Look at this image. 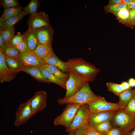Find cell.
<instances>
[{
    "label": "cell",
    "mask_w": 135,
    "mask_h": 135,
    "mask_svg": "<svg viewBox=\"0 0 135 135\" xmlns=\"http://www.w3.org/2000/svg\"><path fill=\"white\" fill-rule=\"evenodd\" d=\"M65 62L70 70L80 74L86 81H93L100 70L94 65L82 58L70 59Z\"/></svg>",
    "instance_id": "6da1fadb"
},
{
    "label": "cell",
    "mask_w": 135,
    "mask_h": 135,
    "mask_svg": "<svg viewBox=\"0 0 135 135\" xmlns=\"http://www.w3.org/2000/svg\"><path fill=\"white\" fill-rule=\"evenodd\" d=\"M103 97L95 94L90 89L88 82H86L82 88L72 96L68 98H60L57 102L60 105L70 103L81 105L88 104L99 100Z\"/></svg>",
    "instance_id": "7a4b0ae2"
},
{
    "label": "cell",
    "mask_w": 135,
    "mask_h": 135,
    "mask_svg": "<svg viewBox=\"0 0 135 135\" xmlns=\"http://www.w3.org/2000/svg\"><path fill=\"white\" fill-rule=\"evenodd\" d=\"M110 122L112 125L120 128L124 135L135 127V118L129 115L124 108L118 110Z\"/></svg>",
    "instance_id": "3957f363"
},
{
    "label": "cell",
    "mask_w": 135,
    "mask_h": 135,
    "mask_svg": "<svg viewBox=\"0 0 135 135\" xmlns=\"http://www.w3.org/2000/svg\"><path fill=\"white\" fill-rule=\"evenodd\" d=\"M81 105L76 103L68 104L62 113L54 119L55 125H62L66 128L72 124L76 112Z\"/></svg>",
    "instance_id": "277c9868"
},
{
    "label": "cell",
    "mask_w": 135,
    "mask_h": 135,
    "mask_svg": "<svg viewBox=\"0 0 135 135\" xmlns=\"http://www.w3.org/2000/svg\"><path fill=\"white\" fill-rule=\"evenodd\" d=\"M69 76L66 83V92L64 98L70 97L82 88L86 81L84 77L76 72L70 70Z\"/></svg>",
    "instance_id": "5b68a950"
},
{
    "label": "cell",
    "mask_w": 135,
    "mask_h": 135,
    "mask_svg": "<svg viewBox=\"0 0 135 135\" xmlns=\"http://www.w3.org/2000/svg\"><path fill=\"white\" fill-rule=\"evenodd\" d=\"M90 113L88 104L81 105L78 108L73 121L69 126L66 128V132L71 131L80 127L84 128L88 124Z\"/></svg>",
    "instance_id": "8992f818"
},
{
    "label": "cell",
    "mask_w": 135,
    "mask_h": 135,
    "mask_svg": "<svg viewBox=\"0 0 135 135\" xmlns=\"http://www.w3.org/2000/svg\"><path fill=\"white\" fill-rule=\"evenodd\" d=\"M16 116L14 124L17 126L26 123L32 116L30 99L19 106Z\"/></svg>",
    "instance_id": "52a82bcc"
},
{
    "label": "cell",
    "mask_w": 135,
    "mask_h": 135,
    "mask_svg": "<svg viewBox=\"0 0 135 135\" xmlns=\"http://www.w3.org/2000/svg\"><path fill=\"white\" fill-rule=\"evenodd\" d=\"M90 112L113 111L123 108L117 103L108 102L104 98L88 104Z\"/></svg>",
    "instance_id": "ba28073f"
},
{
    "label": "cell",
    "mask_w": 135,
    "mask_h": 135,
    "mask_svg": "<svg viewBox=\"0 0 135 135\" xmlns=\"http://www.w3.org/2000/svg\"><path fill=\"white\" fill-rule=\"evenodd\" d=\"M47 95L45 91L40 90L36 92L30 98L32 116L47 106Z\"/></svg>",
    "instance_id": "9c48e42d"
},
{
    "label": "cell",
    "mask_w": 135,
    "mask_h": 135,
    "mask_svg": "<svg viewBox=\"0 0 135 135\" xmlns=\"http://www.w3.org/2000/svg\"><path fill=\"white\" fill-rule=\"evenodd\" d=\"M117 110L90 112L88 124L93 126L99 124L110 120Z\"/></svg>",
    "instance_id": "30bf717a"
},
{
    "label": "cell",
    "mask_w": 135,
    "mask_h": 135,
    "mask_svg": "<svg viewBox=\"0 0 135 135\" xmlns=\"http://www.w3.org/2000/svg\"><path fill=\"white\" fill-rule=\"evenodd\" d=\"M27 24L29 28L34 29L44 26H49L47 15L44 12H37L28 17Z\"/></svg>",
    "instance_id": "8fae6325"
},
{
    "label": "cell",
    "mask_w": 135,
    "mask_h": 135,
    "mask_svg": "<svg viewBox=\"0 0 135 135\" xmlns=\"http://www.w3.org/2000/svg\"><path fill=\"white\" fill-rule=\"evenodd\" d=\"M18 59L24 67L39 68L44 66L46 64L44 59L38 58L31 52L21 54Z\"/></svg>",
    "instance_id": "7c38bea8"
},
{
    "label": "cell",
    "mask_w": 135,
    "mask_h": 135,
    "mask_svg": "<svg viewBox=\"0 0 135 135\" xmlns=\"http://www.w3.org/2000/svg\"><path fill=\"white\" fill-rule=\"evenodd\" d=\"M49 27L44 26L33 29L39 43L44 44H51L52 31Z\"/></svg>",
    "instance_id": "4fadbf2b"
},
{
    "label": "cell",
    "mask_w": 135,
    "mask_h": 135,
    "mask_svg": "<svg viewBox=\"0 0 135 135\" xmlns=\"http://www.w3.org/2000/svg\"><path fill=\"white\" fill-rule=\"evenodd\" d=\"M16 77L7 66L5 56L0 50V82H10Z\"/></svg>",
    "instance_id": "5bb4252c"
},
{
    "label": "cell",
    "mask_w": 135,
    "mask_h": 135,
    "mask_svg": "<svg viewBox=\"0 0 135 135\" xmlns=\"http://www.w3.org/2000/svg\"><path fill=\"white\" fill-rule=\"evenodd\" d=\"M45 63L52 65L60 69L64 72L69 73L70 69L64 62L58 58L54 53L44 59Z\"/></svg>",
    "instance_id": "9a60e30c"
},
{
    "label": "cell",
    "mask_w": 135,
    "mask_h": 135,
    "mask_svg": "<svg viewBox=\"0 0 135 135\" xmlns=\"http://www.w3.org/2000/svg\"><path fill=\"white\" fill-rule=\"evenodd\" d=\"M32 53L38 58L44 60L54 53L51 44H44L38 43L37 47Z\"/></svg>",
    "instance_id": "2e32d148"
},
{
    "label": "cell",
    "mask_w": 135,
    "mask_h": 135,
    "mask_svg": "<svg viewBox=\"0 0 135 135\" xmlns=\"http://www.w3.org/2000/svg\"><path fill=\"white\" fill-rule=\"evenodd\" d=\"M24 34L28 48L30 52L32 53L37 47L39 43L34 34V30L29 28Z\"/></svg>",
    "instance_id": "e0dca14e"
},
{
    "label": "cell",
    "mask_w": 135,
    "mask_h": 135,
    "mask_svg": "<svg viewBox=\"0 0 135 135\" xmlns=\"http://www.w3.org/2000/svg\"><path fill=\"white\" fill-rule=\"evenodd\" d=\"M5 62L8 68L15 76L20 72L22 71L24 66L18 58H13L5 56Z\"/></svg>",
    "instance_id": "ac0fdd59"
},
{
    "label": "cell",
    "mask_w": 135,
    "mask_h": 135,
    "mask_svg": "<svg viewBox=\"0 0 135 135\" xmlns=\"http://www.w3.org/2000/svg\"><path fill=\"white\" fill-rule=\"evenodd\" d=\"M22 71L29 74L37 81L48 83L50 82L43 75L39 67L34 66L24 67Z\"/></svg>",
    "instance_id": "d6986e66"
},
{
    "label": "cell",
    "mask_w": 135,
    "mask_h": 135,
    "mask_svg": "<svg viewBox=\"0 0 135 135\" xmlns=\"http://www.w3.org/2000/svg\"><path fill=\"white\" fill-rule=\"evenodd\" d=\"M23 8L20 6L14 8L4 9L0 18V27L5 21L20 14L23 10Z\"/></svg>",
    "instance_id": "ffe728a7"
},
{
    "label": "cell",
    "mask_w": 135,
    "mask_h": 135,
    "mask_svg": "<svg viewBox=\"0 0 135 135\" xmlns=\"http://www.w3.org/2000/svg\"><path fill=\"white\" fill-rule=\"evenodd\" d=\"M0 50L5 56L8 58H18L21 54L16 47L10 44H5Z\"/></svg>",
    "instance_id": "44dd1931"
},
{
    "label": "cell",
    "mask_w": 135,
    "mask_h": 135,
    "mask_svg": "<svg viewBox=\"0 0 135 135\" xmlns=\"http://www.w3.org/2000/svg\"><path fill=\"white\" fill-rule=\"evenodd\" d=\"M134 94V90L130 88L124 91L118 95L119 101L117 104L124 108Z\"/></svg>",
    "instance_id": "7402d4cb"
},
{
    "label": "cell",
    "mask_w": 135,
    "mask_h": 135,
    "mask_svg": "<svg viewBox=\"0 0 135 135\" xmlns=\"http://www.w3.org/2000/svg\"><path fill=\"white\" fill-rule=\"evenodd\" d=\"M39 68L43 75L48 79L50 82L55 83L66 89V83L63 82L56 77L44 66Z\"/></svg>",
    "instance_id": "603a6c76"
},
{
    "label": "cell",
    "mask_w": 135,
    "mask_h": 135,
    "mask_svg": "<svg viewBox=\"0 0 135 135\" xmlns=\"http://www.w3.org/2000/svg\"><path fill=\"white\" fill-rule=\"evenodd\" d=\"M27 14L26 12L22 10L19 14L13 16L4 21L2 25L0 27V31H2L14 26L23 18Z\"/></svg>",
    "instance_id": "cb8c5ba5"
},
{
    "label": "cell",
    "mask_w": 135,
    "mask_h": 135,
    "mask_svg": "<svg viewBox=\"0 0 135 135\" xmlns=\"http://www.w3.org/2000/svg\"><path fill=\"white\" fill-rule=\"evenodd\" d=\"M53 75L63 82L66 83L69 76V73H65L60 69L52 65L46 64L44 66Z\"/></svg>",
    "instance_id": "d4e9b609"
},
{
    "label": "cell",
    "mask_w": 135,
    "mask_h": 135,
    "mask_svg": "<svg viewBox=\"0 0 135 135\" xmlns=\"http://www.w3.org/2000/svg\"><path fill=\"white\" fill-rule=\"evenodd\" d=\"M130 10L128 8H123L115 16L120 22L128 27L129 24Z\"/></svg>",
    "instance_id": "484cf974"
},
{
    "label": "cell",
    "mask_w": 135,
    "mask_h": 135,
    "mask_svg": "<svg viewBox=\"0 0 135 135\" xmlns=\"http://www.w3.org/2000/svg\"><path fill=\"white\" fill-rule=\"evenodd\" d=\"M128 8V4H109L104 7V8L106 13L110 12L116 16L122 9Z\"/></svg>",
    "instance_id": "4316f807"
},
{
    "label": "cell",
    "mask_w": 135,
    "mask_h": 135,
    "mask_svg": "<svg viewBox=\"0 0 135 135\" xmlns=\"http://www.w3.org/2000/svg\"><path fill=\"white\" fill-rule=\"evenodd\" d=\"M40 5L38 0H31L27 6L23 8V10L26 12L27 14L32 15L38 12V9Z\"/></svg>",
    "instance_id": "83f0119b"
},
{
    "label": "cell",
    "mask_w": 135,
    "mask_h": 135,
    "mask_svg": "<svg viewBox=\"0 0 135 135\" xmlns=\"http://www.w3.org/2000/svg\"><path fill=\"white\" fill-rule=\"evenodd\" d=\"M15 32L14 26L8 28L2 31H0L5 44H10L14 36Z\"/></svg>",
    "instance_id": "f1b7e54d"
},
{
    "label": "cell",
    "mask_w": 135,
    "mask_h": 135,
    "mask_svg": "<svg viewBox=\"0 0 135 135\" xmlns=\"http://www.w3.org/2000/svg\"><path fill=\"white\" fill-rule=\"evenodd\" d=\"M106 85L108 90L113 93L116 96L125 90L120 84L112 82H108Z\"/></svg>",
    "instance_id": "f546056e"
},
{
    "label": "cell",
    "mask_w": 135,
    "mask_h": 135,
    "mask_svg": "<svg viewBox=\"0 0 135 135\" xmlns=\"http://www.w3.org/2000/svg\"><path fill=\"white\" fill-rule=\"evenodd\" d=\"M93 127L97 131L102 133L108 132L112 127L110 120L99 124Z\"/></svg>",
    "instance_id": "4dcf8cb0"
},
{
    "label": "cell",
    "mask_w": 135,
    "mask_h": 135,
    "mask_svg": "<svg viewBox=\"0 0 135 135\" xmlns=\"http://www.w3.org/2000/svg\"><path fill=\"white\" fill-rule=\"evenodd\" d=\"M124 109L130 116L135 118V100L133 98Z\"/></svg>",
    "instance_id": "1f68e13d"
},
{
    "label": "cell",
    "mask_w": 135,
    "mask_h": 135,
    "mask_svg": "<svg viewBox=\"0 0 135 135\" xmlns=\"http://www.w3.org/2000/svg\"><path fill=\"white\" fill-rule=\"evenodd\" d=\"M0 4L4 9L15 8L20 6L19 2L16 0H1Z\"/></svg>",
    "instance_id": "d6a6232c"
},
{
    "label": "cell",
    "mask_w": 135,
    "mask_h": 135,
    "mask_svg": "<svg viewBox=\"0 0 135 135\" xmlns=\"http://www.w3.org/2000/svg\"><path fill=\"white\" fill-rule=\"evenodd\" d=\"M15 46L19 50L21 54L31 52L28 47L24 38L20 43Z\"/></svg>",
    "instance_id": "836d02e7"
},
{
    "label": "cell",
    "mask_w": 135,
    "mask_h": 135,
    "mask_svg": "<svg viewBox=\"0 0 135 135\" xmlns=\"http://www.w3.org/2000/svg\"><path fill=\"white\" fill-rule=\"evenodd\" d=\"M84 128L85 135H104L102 133L97 131L92 126L88 124Z\"/></svg>",
    "instance_id": "e575fe53"
},
{
    "label": "cell",
    "mask_w": 135,
    "mask_h": 135,
    "mask_svg": "<svg viewBox=\"0 0 135 135\" xmlns=\"http://www.w3.org/2000/svg\"><path fill=\"white\" fill-rule=\"evenodd\" d=\"M102 134L104 135H124L120 128L115 126H112L109 130Z\"/></svg>",
    "instance_id": "d590c367"
},
{
    "label": "cell",
    "mask_w": 135,
    "mask_h": 135,
    "mask_svg": "<svg viewBox=\"0 0 135 135\" xmlns=\"http://www.w3.org/2000/svg\"><path fill=\"white\" fill-rule=\"evenodd\" d=\"M24 38V34H21L20 33L18 32L17 34L14 35L10 44L15 46H16L20 43Z\"/></svg>",
    "instance_id": "8d00e7d4"
},
{
    "label": "cell",
    "mask_w": 135,
    "mask_h": 135,
    "mask_svg": "<svg viewBox=\"0 0 135 135\" xmlns=\"http://www.w3.org/2000/svg\"><path fill=\"white\" fill-rule=\"evenodd\" d=\"M135 23V9L130 10L128 27L133 29Z\"/></svg>",
    "instance_id": "74e56055"
},
{
    "label": "cell",
    "mask_w": 135,
    "mask_h": 135,
    "mask_svg": "<svg viewBox=\"0 0 135 135\" xmlns=\"http://www.w3.org/2000/svg\"><path fill=\"white\" fill-rule=\"evenodd\" d=\"M74 135H85L84 128L83 127L78 128L74 130Z\"/></svg>",
    "instance_id": "f35d334b"
},
{
    "label": "cell",
    "mask_w": 135,
    "mask_h": 135,
    "mask_svg": "<svg viewBox=\"0 0 135 135\" xmlns=\"http://www.w3.org/2000/svg\"><path fill=\"white\" fill-rule=\"evenodd\" d=\"M108 3L114 4H125L124 0H110L109 1Z\"/></svg>",
    "instance_id": "ab89813d"
},
{
    "label": "cell",
    "mask_w": 135,
    "mask_h": 135,
    "mask_svg": "<svg viewBox=\"0 0 135 135\" xmlns=\"http://www.w3.org/2000/svg\"><path fill=\"white\" fill-rule=\"evenodd\" d=\"M120 85L125 90H128L130 88V86L129 84L127 82H122L120 84Z\"/></svg>",
    "instance_id": "60d3db41"
},
{
    "label": "cell",
    "mask_w": 135,
    "mask_h": 135,
    "mask_svg": "<svg viewBox=\"0 0 135 135\" xmlns=\"http://www.w3.org/2000/svg\"><path fill=\"white\" fill-rule=\"evenodd\" d=\"M128 84L130 86H135V79L132 78H130L129 80Z\"/></svg>",
    "instance_id": "b9f144b4"
},
{
    "label": "cell",
    "mask_w": 135,
    "mask_h": 135,
    "mask_svg": "<svg viewBox=\"0 0 135 135\" xmlns=\"http://www.w3.org/2000/svg\"><path fill=\"white\" fill-rule=\"evenodd\" d=\"M128 8L130 10L135 9V1L128 4Z\"/></svg>",
    "instance_id": "7bdbcfd3"
},
{
    "label": "cell",
    "mask_w": 135,
    "mask_h": 135,
    "mask_svg": "<svg viewBox=\"0 0 135 135\" xmlns=\"http://www.w3.org/2000/svg\"><path fill=\"white\" fill-rule=\"evenodd\" d=\"M5 44L3 39L2 35L0 34V48H2L4 46Z\"/></svg>",
    "instance_id": "ee69618b"
},
{
    "label": "cell",
    "mask_w": 135,
    "mask_h": 135,
    "mask_svg": "<svg viewBox=\"0 0 135 135\" xmlns=\"http://www.w3.org/2000/svg\"><path fill=\"white\" fill-rule=\"evenodd\" d=\"M126 135H135V127Z\"/></svg>",
    "instance_id": "f6af8a7d"
},
{
    "label": "cell",
    "mask_w": 135,
    "mask_h": 135,
    "mask_svg": "<svg viewBox=\"0 0 135 135\" xmlns=\"http://www.w3.org/2000/svg\"><path fill=\"white\" fill-rule=\"evenodd\" d=\"M125 4H128L135 1V0H124Z\"/></svg>",
    "instance_id": "bcb514c9"
},
{
    "label": "cell",
    "mask_w": 135,
    "mask_h": 135,
    "mask_svg": "<svg viewBox=\"0 0 135 135\" xmlns=\"http://www.w3.org/2000/svg\"><path fill=\"white\" fill-rule=\"evenodd\" d=\"M68 135H74V130L70 132H69Z\"/></svg>",
    "instance_id": "7dc6e473"
},
{
    "label": "cell",
    "mask_w": 135,
    "mask_h": 135,
    "mask_svg": "<svg viewBox=\"0 0 135 135\" xmlns=\"http://www.w3.org/2000/svg\"><path fill=\"white\" fill-rule=\"evenodd\" d=\"M133 98L135 100V94Z\"/></svg>",
    "instance_id": "c3c4849f"
},
{
    "label": "cell",
    "mask_w": 135,
    "mask_h": 135,
    "mask_svg": "<svg viewBox=\"0 0 135 135\" xmlns=\"http://www.w3.org/2000/svg\"><path fill=\"white\" fill-rule=\"evenodd\" d=\"M134 93H135V88L134 89Z\"/></svg>",
    "instance_id": "681fc988"
},
{
    "label": "cell",
    "mask_w": 135,
    "mask_h": 135,
    "mask_svg": "<svg viewBox=\"0 0 135 135\" xmlns=\"http://www.w3.org/2000/svg\"><path fill=\"white\" fill-rule=\"evenodd\" d=\"M134 26H135V23H134Z\"/></svg>",
    "instance_id": "f907efd6"
}]
</instances>
